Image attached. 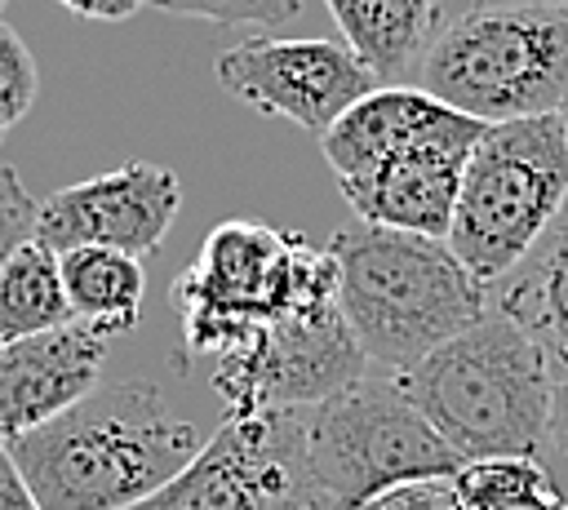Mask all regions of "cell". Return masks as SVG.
<instances>
[{"label":"cell","mask_w":568,"mask_h":510,"mask_svg":"<svg viewBox=\"0 0 568 510\" xmlns=\"http://www.w3.org/2000/svg\"><path fill=\"white\" fill-rule=\"evenodd\" d=\"M213 430L155 377H102L80 404L4 448L44 510H124L178 479Z\"/></svg>","instance_id":"cell-1"},{"label":"cell","mask_w":568,"mask_h":510,"mask_svg":"<svg viewBox=\"0 0 568 510\" xmlns=\"http://www.w3.org/2000/svg\"><path fill=\"white\" fill-rule=\"evenodd\" d=\"M328 253L359 350L395 377L493 310L488 284L457 262L448 239L355 222L333 231Z\"/></svg>","instance_id":"cell-2"},{"label":"cell","mask_w":568,"mask_h":510,"mask_svg":"<svg viewBox=\"0 0 568 510\" xmlns=\"http://www.w3.org/2000/svg\"><path fill=\"white\" fill-rule=\"evenodd\" d=\"M395 381L462 466L537 461L550 439L555 377L537 341L501 310H488Z\"/></svg>","instance_id":"cell-3"},{"label":"cell","mask_w":568,"mask_h":510,"mask_svg":"<svg viewBox=\"0 0 568 510\" xmlns=\"http://www.w3.org/2000/svg\"><path fill=\"white\" fill-rule=\"evenodd\" d=\"M413 84L479 120L550 115L568 98V4L479 0L439 22Z\"/></svg>","instance_id":"cell-4"},{"label":"cell","mask_w":568,"mask_h":510,"mask_svg":"<svg viewBox=\"0 0 568 510\" xmlns=\"http://www.w3.org/2000/svg\"><path fill=\"white\" fill-rule=\"evenodd\" d=\"M324 302H337L333 253L306 244L297 231L248 217L217 222L173 284L182 346L186 355L209 359H222L253 333Z\"/></svg>","instance_id":"cell-5"},{"label":"cell","mask_w":568,"mask_h":510,"mask_svg":"<svg viewBox=\"0 0 568 510\" xmlns=\"http://www.w3.org/2000/svg\"><path fill=\"white\" fill-rule=\"evenodd\" d=\"M457 470L462 457L408 404L395 373H364L342 395L297 408L302 510H364L395 488L453 479Z\"/></svg>","instance_id":"cell-6"},{"label":"cell","mask_w":568,"mask_h":510,"mask_svg":"<svg viewBox=\"0 0 568 510\" xmlns=\"http://www.w3.org/2000/svg\"><path fill=\"white\" fill-rule=\"evenodd\" d=\"M564 200L568 129L559 111L488 124L462 173L448 248L479 284H497L555 222Z\"/></svg>","instance_id":"cell-7"},{"label":"cell","mask_w":568,"mask_h":510,"mask_svg":"<svg viewBox=\"0 0 568 510\" xmlns=\"http://www.w3.org/2000/svg\"><path fill=\"white\" fill-rule=\"evenodd\" d=\"M368 373L337 302L297 310L262 333H253L231 355L213 359V390L226 404V417H253L275 408H311Z\"/></svg>","instance_id":"cell-8"},{"label":"cell","mask_w":568,"mask_h":510,"mask_svg":"<svg viewBox=\"0 0 568 510\" xmlns=\"http://www.w3.org/2000/svg\"><path fill=\"white\" fill-rule=\"evenodd\" d=\"M217 84L262 111L293 120L306 133H324L346 106L377 89L373 71L351 53V44L324 35H248L217 53Z\"/></svg>","instance_id":"cell-9"},{"label":"cell","mask_w":568,"mask_h":510,"mask_svg":"<svg viewBox=\"0 0 568 510\" xmlns=\"http://www.w3.org/2000/svg\"><path fill=\"white\" fill-rule=\"evenodd\" d=\"M124 510H302L297 408L222 417L178 479Z\"/></svg>","instance_id":"cell-10"},{"label":"cell","mask_w":568,"mask_h":510,"mask_svg":"<svg viewBox=\"0 0 568 510\" xmlns=\"http://www.w3.org/2000/svg\"><path fill=\"white\" fill-rule=\"evenodd\" d=\"M182 208V186L164 164L124 160L98 177L71 182L36 204L31 239L49 253L67 248H115L146 257L164 244Z\"/></svg>","instance_id":"cell-11"},{"label":"cell","mask_w":568,"mask_h":510,"mask_svg":"<svg viewBox=\"0 0 568 510\" xmlns=\"http://www.w3.org/2000/svg\"><path fill=\"white\" fill-rule=\"evenodd\" d=\"M484 129L488 124H479L462 111H448L435 129H426L408 146L390 151L368 173L342 177L337 191L351 204V213L368 226L448 239L462 173H466V160Z\"/></svg>","instance_id":"cell-12"},{"label":"cell","mask_w":568,"mask_h":510,"mask_svg":"<svg viewBox=\"0 0 568 510\" xmlns=\"http://www.w3.org/2000/svg\"><path fill=\"white\" fill-rule=\"evenodd\" d=\"M111 337L71 319L62 328L0 346V443L53 421L80 404L106 368Z\"/></svg>","instance_id":"cell-13"},{"label":"cell","mask_w":568,"mask_h":510,"mask_svg":"<svg viewBox=\"0 0 568 510\" xmlns=\"http://www.w3.org/2000/svg\"><path fill=\"white\" fill-rule=\"evenodd\" d=\"M488 306L537 341L555 381H568V200L537 244L488 284Z\"/></svg>","instance_id":"cell-14"},{"label":"cell","mask_w":568,"mask_h":510,"mask_svg":"<svg viewBox=\"0 0 568 510\" xmlns=\"http://www.w3.org/2000/svg\"><path fill=\"white\" fill-rule=\"evenodd\" d=\"M448 111L453 106H444L439 98H430L417 84H377L373 93H364L355 106H346L320 133V151L337 182L359 177L373 164H382L390 151L408 146L426 129H435Z\"/></svg>","instance_id":"cell-15"},{"label":"cell","mask_w":568,"mask_h":510,"mask_svg":"<svg viewBox=\"0 0 568 510\" xmlns=\"http://www.w3.org/2000/svg\"><path fill=\"white\" fill-rule=\"evenodd\" d=\"M351 53L377 84L413 80L426 44L439 31V0H324Z\"/></svg>","instance_id":"cell-16"},{"label":"cell","mask_w":568,"mask_h":510,"mask_svg":"<svg viewBox=\"0 0 568 510\" xmlns=\"http://www.w3.org/2000/svg\"><path fill=\"white\" fill-rule=\"evenodd\" d=\"M58 271L71 315L80 324H89L102 337H124L129 328H138L146 297L142 257L115 248H67L58 253Z\"/></svg>","instance_id":"cell-17"},{"label":"cell","mask_w":568,"mask_h":510,"mask_svg":"<svg viewBox=\"0 0 568 510\" xmlns=\"http://www.w3.org/2000/svg\"><path fill=\"white\" fill-rule=\"evenodd\" d=\"M71 302L62 288L58 253L40 239H18L0 262V346L71 324Z\"/></svg>","instance_id":"cell-18"},{"label":"cell","mask_w":568,"mask_h":510,"mask_svg":"<svg viewBox=\"0 0 568 510\" xmlns=\"http://www.w3.org/2000/svg\"><path fill=\"white\" fill-rule=\"evenodd\" d=\"M448 510H568L541 461H466L448 479Z\"/></svg>","instance_id":"cell-19"},{"label":"cell","mask_w":568,"mask_h":510,"mask_svg":"<svg viewBox=\"0 0 568 510\" xmlns=\"http://www.w3.org/2000/svg\"><path fill=\"white\" fill-rule=\"evenodd\" d=\"M164 13H186L204 18L213 27H235V22H257V27H284L302 13L306 0H146Z\"/></svg>","instance_id":"cell-20"},{"label":"cell","mask_w":568,"mask_h":510,"mask_svg":"<svg viewBox=\"0 0 568 510\" xmlns=\"http://www.w3.org/2000/svg\"><path fill=\"white\" fill-rule=\"evenodd\" d=\"M36 89H40V75H36L31 49L9 22H0V129L18 124L31 111Z\"/></svg>","instance_id":"cell-21"},{"label":"cell","mask_w":568,"mask_h":510,"mask_svg":"<svg viewBox=\"0 0 568 510\" xmlns=\"http://www.w3.org/2000/svg\"><path fill=\"white\" fill-rule=\"evenodd\" d=\"M31 226H36V200L27 195L22 177L9 164H0V262L18 239L31 235Z\"/></svg>","instance_id":"cell-22"},{"label":"cell","mask_w":568,"mask_h":510,"mask_svg":"<svg viewBox=\"0 0 568 510\" xmlns=\"http://www.w3.org/2000/svg\"><path fill=\"white\" fill-rule=\"evenodd\" d=\"M364 510H448V479L395 488V492H386V497L368 501Z\"/></svg>","instance_id":"cell-23"},{"label":"cell","mask_w":568,"mask_h":510,"mask_svg":"<svg viewBox=\"0 0 568 510\" xmlns=\"http://www.w3.org/2000/svg\"><path fill=\"white\" fill-rule=\"evenodd\" d=\"M0 510H44L31 492V483L22 479V470L13 466L9 448L0 443Z\"/></svg>","instance_id":"cell-24"},{"label":"cell","mask_w":568,"mask_h":510,"mask_svg":"<svg viewBox=\"0 0 568 510\" xmlns=\"http://www.w3.org/2000/svg\"><path fill=\"white\" fill-rule=\"evenodd\" d=\"M62 9H71L75 18H89V22H124L133 18L146 0H58Z\"/></svg>","instance_id":"cell-25"},{"label":"cell","mask_w":568,"mask_h":510,"mask_svg":"<svg viewBox=\"0 0 568 510\" xmlns=\"http://www.w3.org/2000/svg\"><path fill=\"white\" fill-rule=\"evenodd\" d=\"M550 443L568 457V381H555V399H550Z\"/></svg>","instance_id":"cell-26"},{"label":"cell","mask_w":568,"mask_h":510,"mask_svg":"<svg viewBox=\"0 0 568 510\" xmlns=\"http://www.w3.org/2000/svg\"><path fill=\"white\" fill-rule=\"evenodd\" d=\"M559 120H564V129H568V98H564V106H559Z\"/></svg>","instance_id":"cell-27"},{"label":"cell","mask_w":568,"mask_h":510,"mask_svg":"<svg viewBox=\"0 0 568 510\" xmlns=\"http://www.w3.org/2000/svg\"><path fill=\"white\" fill-rule=\"evenodd\" d=\"M550 4H568V0H550Z\"/></svg>","instance_id":"cell-28"},{"label":"cell","mask_w":568,"mask_h":510,"mask_svg":"<svg viewBox=\"0 0 568 510\" xmlns=\"http://www.w3.org/2000/svg\"><path fill=\"white\" fill-rule=\"evenodd\" d=\"M4 4H9V0H0V9H4Z\"/></svg>","instance_id":"cell-29"},{"label":"cell","mask_w":568,"mask_h":510,"mask_svg":"<svg viewBox=\"0 0 568 510\" xmlns=\"http://www.w3.org/2000/svg\"><path fill=\"white\" fill-rule=\"evenodd\" d=\"M0 137H4V129H0Z\"/></svg>","instance_id":"cell-30"}]
</instances>
